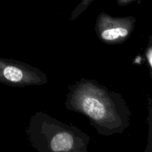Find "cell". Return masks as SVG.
<instances>
[{"label": "cell", "instance_id": "cell-1", "mask_svg": "<svg viewBox=\"0 0 152 152\" xmlns=\"http://www.w3.org/2000/svg\"><path fill=\"white\" fill-rule=\"evenodd\" d=\"M73 139L68 133L57 134L51 141V149L54 152L67 151L72 147Z\"/></svg>", "mask_w": 152, "mask_h": 152}, {"label": "cell", "instance_id": "cell-2", "mask_svg": "<svg viewBox=\"0 0 152 152\" xmlns=\"http://www.w3.org/2000/svg\"><path fill=\"white\" fill-rule=\"evenodd\" d=\"M83 108L89 116L96 119H100L104 116V108L101 102L92 98H86L83 100Z\"/></svg>", "mask_w": 152, "mask_h": 152}, {"label": "cell", "instance_id": "cell-3", "mask_svg": "<svg viewBox=\"0 0 152 152\" xmlns=\"http://www.w3.org/2000/svg\"><path fill=\"white\" fill-rule=\"evenodd\" d=\"M128 34V31L124 28H114L105 30L102 34V37L105 40H114L119 37H125Z\"/></svg>", "mask_w": 152, "mask_h": 152}, {"label": "cell", "instance_id": "cell-4", "mask_svg": "<svg viewBox=\"0 0 152 152\" xmlns=\"http://www.w3.org/2000/svg\"><path fill=\"white\" fill-rule=\"evenodd\" d=\"M148 60H149V62H150L151 66L152 67V52H150L148 54Z\"/></svg>", "mask_w": 152, "mask_h": 152}]
</instances>
